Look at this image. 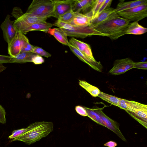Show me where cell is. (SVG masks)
<instances>
[{
    "label": "cell",
    "mask_w": 147,
    "mask_h": 147,
    "mask_svg": "<svg viewBox=\"0 0 147 147\" xmlns=\"http://www.w3.org/2000/svg\"><path fill=\"white\" fill-rule=\"evenodd\" d=\"M26 128L25 133L10 141H20L30 145L49 134L53 129V124L52 122H36L30 124Z\"/></svg>",
    "instance_id": "obj_1"
},
{
    "label": "cell",
    "mask_w": 147,
    "mask_h": 147,
    "mask_svg": "<svg viewBox=\"0 0 147 147\" xmlns=\"http://www.w3.org/2000/svg\"><path fill=\"white\" fill-rule=\"evenodd\" d=\"M130 23L118 15L94 29L101 33L107 34L113 40L125 34Z\"/></svg>",
    "instance_id": "obj_2"
},
{
    "label": "cell",
    "mask_w": 147,
    "mask_h": 147,
    "mask_svg": "<svg viewBox=\"0 0 147 147\" xmlns=\"http://www.w3.org/2000/svg\"><path fill=\"white\" fill-rule=\"evenodd\" d=\"M61 28L67 36L74 38H84L88 36L96 35L108 37L107 34L101 33L90 26L86 27H74L69 23L62 22L58 20L53 24Z\"/></svg>",
    "instance_id": "obj_3"
},
{
    "label": "cell",
    "mask_w": 147,
    "mask_h": 147,
    "mask_svg": "<svg viewBox=\"0 0 147 147\" xmlns=\"http://www.w3.org/2000/svg\"><path fill=\"white\" fill-rule=\"evenodd\" d=\"M54 4L52 0H33L26 13L37 17L48 18L52 16Z\"/></svg>",
    "instance_id": "obj_4"
},
{
    "label": "cell",
    "mask_w": 147,
    "mask_h": 147,
    "mask_svg": "<svg viewBox=\"0 0 147 147\" xmlns=\"http://www.w3.org/2000/svg\"><path fill=\"white\" fill-rule=\"evenodd\" d=\"M120 17L130 22H138L147 16V5H142L117 13Z\"/></svg>",
    "instance_id": "obj_5"
},
{
    "label": "cell",
    "mask_w": 147,
    "mask_h": 147,
    "mask_svg": "<svg viewBox=\"0 0 147 147\" xmlns=\"http://www.w3.org/2000/svg\"><path fill=\"white\" fill-rule=\"evenodd\" d=\"M47 18L37 17L25 13L14 20V26L17 31L21 32L30 25L37 23L46 22Z\"/></svg>",
    "instance_id": "obj_6"
},
{
    "label": "cell",
    "mask_w": 147,
    "mask_h": 147,
    "mask_svg": "<svg viewBox=\"0 0 147 147\" xmlns=\"http://www.w3.org/2000/svg\"><path fill=\"white\" fill-rule=\"evenodd\" d=\"M29 42L28 38L20 32H17L12 39L8 44V52L9 56H13L19 53L23 46Z\"/></svg>",
    "instance_id": "obj_7"
},
{
    "label": "cell",
    "mask_w": 147,
    "mask_h": 147,
    "mask_svg": "<svg viewBox=\"0 0 147 147\" xmlns=\"http://www.w3.org/2000/svg\"><path fill=\"white\" fill-rule=\"evenodd\" d=\"M135 62L129 58L115 60L113 66L109 71V73L114 75H117L125 73L127 71L134 68Z\"/></svg>",
    "instance_id": "obj_8"
},
{
    "label": "cell",
    "mask_w": 147,
    "mask_h": 147,
    "mask_svg": "<svg viewBox=\"0 0 147 147\" xmlns=\"http://www.w3.org/2000/svg\"><path fill=\"white\" fill-rule=\"evenodd\" d=\"M54 11L52 16L58 18L70 10L73 9L75 0H54Z\"/></svg>",
    "instance_id": "obj_9"
},
{
    "label": "cell",
    "mask_w": 147,
    "mask_h": 147,
    "mask_svg": "<svg viewBox=\"0 0 147 147\" xmlns=\"http://www.w3.org/2000/svg\"><path fill=\"white\" fill-rule=\"evenodd\" d=\"M11 17L10 15L7 14L0 26L2 31L4 39L7 44L10 42L17 32L13 26L14 20H11Z\"/></svg>",
    "instance_id": "obj_10"
},
{
    "label": "cell",
    "mask_w": 147,
    "mask_h": 147,
    "mask_svg": "<svg viewBox=\"0 0 147 147\" xmlns=\"http://www.w3.org/2000/svg\"><path fill=\"white\" fill-rule=\"evenodd\" d=\"M94 111L100 117L104 126L115 132L122 140L126 141V140L119 129V124L117 122L107 116L101 109H96Z\"/></svg>",
    "instance_id": "obj_11"
},
{
    "label": "cell",
    "mask_w": 147,
    "mask_h": 147,
    "mask_svg": "<svg viewBox=\"0 0 147 147\" xmlns=\"http://www.w3.org/2000/svg\"><path fill=\"white\" fill-rule=\"evenodd\" d=\"M117 107L125 110L129 114H134L141 110L147 107V105L135 101L119 98Z\"/></svg>",
    "instance_id": "obj_12"
},
{
    "label": "cell",
    "mask_w": 147,
    "mask_h": 147,
    "mask_svg": "<svg viewBox=\"0 0 147 147\" xmlns=\"http://www.w3.org/2000/svg\"><path fill=\"white\" fill-rule=\"evenodd\" d=\"M118 16L115 9L109 7L104 10L91 23L90 26L94 28Z\"/></svg>",
    "instance_id": "obj_13"
},
{
    "label": "cell",
    "mask_w": 147,
    "mask_h": 147,
    "mask_svg": "<svg viewBox=\"0 0 147 147\" xmlns=\"http://www.w3.org/2000/svg\"><path fill=\"white\" fill-rule=\"evenodd\" d=\"M71 51L81 60L98 71H102L103 66L100 61L93 60L87 57L77 49L70 45L68 46Z\"/></svg>",
    "instance_id": "obj_14"
},
{
    "label": "cell",
    "mask_w": 147,
    "mask_h": 147,
    "mask_svg": "<svg viewBox=\"0 0 147 147\" xmlns=\"http://www.w3.org/2000/svg\"><path fill=\"white\" fill-rule=\"evenodd\" d=\"M69 44L91 59L95 60L93 55L90 46L88 44L72 38L69 40Z\"/></svg>",
    "instance_id": "obj_15"
},
{
    "label": "cell",
    "mask_w": 147,
    "mask_h": 147,
    "mask_svg": "<svg viewBox=\"0 0 147 147\" xmlns=\"http://www.w3.org/2000/svg\"><path fill=\"white\" fill-rule=\"evenodd\" d=\"M147 5V0H137L127 2L121 1L118 4L115 9L117 13L140 5Z\"/></svg>",
    "instance_id": "obj_16"
},
{
    "label": "cell",
    "mask_w": 147,
    "mask_h": 147,
    "mask_svg": "<svg viewBox=\"0 0 147 147\" xmlns=\"http://www.w3.org/2000/svg\"><path fill=\"white\" fill-rule=\"evenodd\" d=\"M36 55L34 53L21 52L16 55L13 56H10L9 63H23L32 62V58Z\"/></svg>",
    "instance_id": "obj_17"
},
{
    "label": "cell",
    "mask_w": 147,
    "mask_h": 147,
    "mask_svg": "<svg viewBox=\"0 0 147 147\" xmlns=\"http://www.w3.org/2000/svg\"><path fill=\"white\" fill-rule=\"evenodd\" d=\"M91 17L79 13L69 24L74 27H86L90 25Z\"/></svg>",
    "instance_id": "obj_18"
},
{
    "label": "cell",
    "mask_w": 147,
    "mask_h": 147,
    "mask_svg": "<svg viewBox=\"0 0 147 147\" xmlns=\"http://www.w3.org/2000/svg\"><path fill=\"white\" fill-rule=\"evenodd\" d=\"M95 0H76L74 7V11H82L83 14H85L89 12L93 6Z\"/></svg>",
    "instance_id": "obj_19"
},
{
    "label": "cell",
    "mask_w": 147,
    "mask_h": 147,
    "mask_svg": "<svg viewBox=\"0 0 147 147\" xmlns=\"http://www.w3.org/2000/svg\"><path fill=\"white\" fill-rule=\"evenodd\" d=\"M53 26V24L46 22L37 23L30 25L21 32L24 34H26L29 32L35 30L41 31L45 32H48L49 29Z\"/></svg>",
    "instance_id": "obj_20"
},
{
    "label": "cell",
    "mask_w": 147,
    "mask_h": 147,
    "mask_svg": "<svg viewBox=\"0 0 147 147\" xmlns=\"http://www.w3.org/2000/svg\"><path fill=\"white\" fill-rule=\"evenodd\" d=\"M48 32L62 44L69 46L70 44L68 41L67 36L60 28H50Z\"/></svg>",
    "instance_id": "obj_21"
},
{
    "label": "cell",
    "mask_w": 147,
    "mask_h": 147,
    "mask_svg": "<svg viewBox=\"0 0 147 147\" xmlns=\"http://www.w3.org/2000/svg\"><path fill=\"white\" fill-rule=\"evenodd\" d=\"M147 31V29L139 24L138 22H133L130 23L125 34L141 35Z\"/></svg>",
    "instance_id": "obj_22"
},
{
    "label": "cell",
    "mask_w": 147,
    "mask_h": 147,
    "mask_svg": "<svg viewBox=\"0 0 147 147\" xmlns=\"http://www.w3.org/2000/svg\"><path fill=\"white\" fill-rule=\"evenodd\" d=\"M79 85L91 96L94 97L98 96L100 91L98 88L91 85L84 80H79Z\"/></svg>",
    "instance_id": "obj_23"
},
{
    "label": "cell",
    "mask_w": 147,
    "mask_h": 147,
    "mask_svg": "<svg viewBox=\"0 0 147 147\" xmlns=\"http://www.w3.org/2000/svg\"><path fill=\"white\" fill-rule=\"evenodd\" d=\"M80 11H74L71 9L61 16L58 20L66 23H69Z\"/></svg>",
    "instance_id": "obj_24"
},
{
    "label": "cell",
    "mask_w": 147,
    "mask_h": 147,
    "mask_svg": "<svg viewBox=\"0 0 147 147\" xmlns=\"http://www.w3.org/2000/svg\"><path fill=\"white\" fill-rule=\"evenodd\" d=\"M98 96L103 100L116 106H117L119 102V98L115 96L109 95L102 92H100Z\"/></svg>",
    "instance_id": "obj_25"
},
{
    "label": "cell",
    "mask_w": 147,
    "mask_h": 147,
    "mask_svg": "<svg viewBox=\"0 0 147 147\" xmlns=\"http://www.w3.org/2000/svg\"><path fill=\"white\" fill-rule=\"evenodd\" d=\"M88 114V117L97 124L104 126L102 121L99 115L94 110L86 107H84Z\"/></svg>",
    "instance_id": "obj_26"
},
{
    "label": "cell",
    "mask_w": 147,
    "mask_h": 147,
    "mask_svg": "<svg viewBox=\"0 0 147 147\" xmlns=\"http://www.w3.org/2000/svg\"><path fill=\"white\" fill-rule=\"evenodd\" d=\"M33 53L41 56H43L47 58L51 57V55L42 49L37 46L34 47Z\"/></svg>",
    "instance_id": "obj_27"
},
{
    "label": "cell",
    "mask_w": 147,
    "mask_h": 147,
    "mask_svg": "<svg viewBox=\"0 0 147 147\" xmlns=\"http://www.w3.org/2000/svg\"><path fill=\"white\" fill-rule=\"evenodd\" d=\"M24 14L21 9L19 7H14L11 14L16 20L20 18Z\"/></svg>",
    "instance_id": "obj_28"
},
{
    "label": "cell",
    "mask_w": 147,
    "mask_h": 147,
    "mask_svg": "<svg viewBox=\"0 0 147 147\" xmlns=\"http://www.w3.org/2000/svg\"><path fill=\"white\" fill-rule=\"evenodd\" d=\"M34 47L31 45L29 42L26 43L22 47L21 52L26 53H32Z\"/></svg>",
    "instance_id": "obj_29"
},
{
    "label": "cell",
    "mask_w": 147,
    "mask_h": 147,
    "mask_svg": "<svg viewBox=\"0 0 147 147\" xmlns=\"http://www.w3.org/2000/svg\"><path fill=\"white\" fill-rule=\"evenodd\" d=\"M6 113L5 109L0 105V123L5 124L6 122L5 115Z\"/></svg>",
    "instance_id": "obj_30"
},
{
    "label": "cell",
    "mask_w": 147,
    "mask_h": 147,
    "mask_svg": "<svg viewBox=\"0 0 147 147\" xmlns=\"http://www.w3.org/2000/svg\"><path fill=\"white\" fill-rule=\"evenodd\" d=\"M76 112L80 115L83 116H88V114L84 107L78 105L76 106Z\"/></svg>",
    "instance_id": "obj_31"
},
{
    "label": "cell",
    "mask_w": 147,
    "mask_h": 147,
    "mask_svg": "<svg viewBox=\"0 0 147 147\" xmlns=\"http://www.w3.org/2000/svg\"><path fill=\"white\" fill-rule=\"evenodd\" d=\"M134 68L146 70L147 69V62H135Z\"/></svg>",
    "instance_id": "obj_32"
},
{
    "label": "cell",
    "mask_w": 147,
    "mask_h": 147,
    "mask_svg": "<svg viewBox=\"0 0 147 147\" xmlns=\"http://www.w3.org/2000/svg\"><path fill=\"white\" fill-rule=\"evenodd\" d=\"M45 62L44 59L42 57L36 55L32 59V62L35 64H40Z\"/></svg>",
    "instance_id": "obj_33"
},
{
    "label": "cell",
    "mask_w": 147,
    "mask_h": 147,
    "mask_svg": "<svg viewBox=\"0 0 147 147\" xmlns=\"http://www.w3.org/2000/svg\"><path fill=\"white\" fill-rule=\"evenodd\" d=\"M10 59V56L9 55H0V63H9Z\"/></svg>",
    "instance_id": "obj_34"
},
{
    "label": "cell",
    "mask_w": 147,
    "mask_h": 147,
    "mask_svg": "<svg viewBox=\"0 0 147 147\" xmlns=\"http://www.w3.org/2000/svg\"><path fill=\"white\" fill-rule=\"evenodd\" d=\"M117 145V144L115 142L111 141L107 142L104 144V146L108 147H115Z\"/></svg>",
    "instance_id": "obj_35"
},
{
    "label": "cell",
    "mask_w": 147,
    "mask_h": 147,
    "mask_svg": "<svg viewBox=\"0 0 147 147\" xmlns=\"http://www.w3.org/2000/svg\"><path fill=\"white\" fill-rule=\"evenodd\" d=\"M7 67L3 65V64L0 63V73L5 70Z\"/></svg>",
    "instance_id": "obj_36"
}]
</instances>
